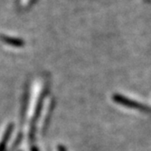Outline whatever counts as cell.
Segmentation results:
<instances>
[{
    "label": "cell",
    "mask_w": 151,
    "mask_h": 151,
    "mask_svg": "<svg viewBox=\"0 0 151 151\" xmlns=\"http://www.w3.org/2000/svg\"><path fill=\"white\" fill-rule=\"evenodd\" d=\"M58 151H66V148H65V147H63V146H59Z\"/></svg>",
    "instance_id": "cell-4"
},
{
    "label": "cell",
    "mask_w": 151,
    "mask_h": 151,
    "mask_svg": "<svg viewBox=\"0 0 151 151\" xmlns=\"http://www.w3.org/2000/svg\"><path fill=\"white\" fill-rule=\"evenodd\" d=\"M3 41H5L6 43H7V44H10V45H14V46H17V47H19V46H22L23 45V43L21 42L20 40H17V39H12V38H8V37H3Z\"/></svg>",
    "instance_id": "cell-3"
},
{
    "label": "cell",
    "mask_w": 151,
    "mask_h": 151,
    "mask_svg": "<svg viewBox=\"0 0 151 151\" xmlns=\"http://www.w3.org/2000/svg\"><path fill=\"white\" fill-rule=\"evenodd\" d=\"M112 98L116 103L120 104V105L124 106L126 107L138 109V110H141V111H150V109L147 106H145L143 104H140V103L137 102V101H134L132 99H129V98L124 97V96H122V95L115 94V95H113Z\"/></svg>",
    "instance_id": "cell-1"
},
{
    "label": "cell",
    "mask_w": 151,
    "mask_h": 151,
    "mask_svg": "<svg viewBox=\"0 0 151 151\" xmlns=\"http://www.w3.org/2000/svg\"><path fill=\"white\" fill-rule=\"evenodd\" d=\"M32 151H38V149L36 147H32Z\"/></svg>",
    "instance_id": "cell-5"
},
{
    "label": "cell",
    "mask_w": 151,
    "mask_h": 151,
    "mask_svg": "<svg viewBox=\"0 0 151 151\" xmlns=\"http://www.w3.org/2000/svg\"><path fill=\"white\" fill-rule=\"evenodd\" d=\"M12 129H13V126L12 125H9L5 135H4V138L1 141V143H0V151H4V149L6 148V143L8 141V139L10 136V134L12 132Z\"/></svg>",
    "instance_id": "cell-2"
}]
</instances>
